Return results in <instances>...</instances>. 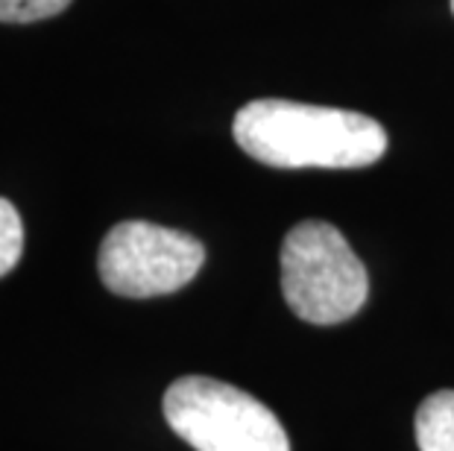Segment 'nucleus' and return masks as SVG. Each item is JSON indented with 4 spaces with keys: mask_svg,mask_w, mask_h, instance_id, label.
Returning <instances> with one entry per match:
<instances>
[{
    "mask_svg": "<svg viewBox=\"0 0 454 451\" xmlns=\"http://www.w3.org/2000/svg\"><path fill=\"white\" fill-rule=\"evenodd\" d=\"M238 147L270 167H370L387 152V132L361 112L294 100H253L231 123Z\"/></svg>",
    "mask_w": 454,
    "mask_h": 451,
    "instance_id": "1",
    "label": "nucleus"
},
{
    "mask_svg": "<svg viewBox=\"0 0 454 451\" xmlns=\"http://www.w3.org/2000/svg\"><path fill=\"white\" fill-rule=\"evenodd\" d=\"M282 293L299 320L337 325L364 308L370 278L332 223L305 220L282 244Z\"/></svg>",
    "mask_w": 454,
    "mask_h": 451,
    "instance_id": "2",
    "label": "nucleus"
},
{
    "mask_svg": "<svg viewBox=\"0 0 454 451\" xmlns=\"http://www.w3.org/2000/svg\"><path fill=\"white\" fill-rule=\"evenodd\" d=\"M164 419L197 451H291L273 410L208 376L173 381L164 393Z\"/></svg>",
    "mask_w": 454,
    "mask_h": 451,
    "instance_id": "3",
    "label": "nucleus"
},
{
    "mask_svg": "<svg viewBox=\"0 0 454 451\" xmlns=\"http://www.w3.org/2000/svg\"><path fill=\"white\" fill-rule=\"evenodd\" d=\"M206 249L185 232L147 220L118 223L103 237L98 270L112 293L150 299L182 291L202 270Z\"/></svg>",
    "mask_w": 454,
    "mask_h": 451,
    "instance_id": "4",
    "label": "nucleus"
},
{
    "mask_svg": "<svg viewBox=\"0 0 454 451\" xmlns=\"http://www.w3.org/2000/svg\"><path fill=\"white\" fill-rule=\"evenodd\" d=\"M413 431L419 451H454V390H440L425 399Z\"/></svg>",
    "mask_w": 454,
    "mask_h": 451,
    "instance_id": "5",
    "label": "nucleus"
},
{
    "mask_svg": "<svg viewBox=\"0 0 454 451\" xmlns=\"http://www.w3.org/2000/svg\"><path fill=\"white\" fill-rule=\"evenodd\" d=\"M24 253V223L18 208L0 197V278L15 270L18 258Z\"/></svg>",
    "mask_w": 454,
    "mask_h": 451,
    "instance_id": "6",
    "label": "nucleus"
},
{
    "mask_svg": "<svg viewBox=\"0 0 454 451\" xmlns=\"http://www.w3.org/2000/svg\"><path fill=\"white\" fill-rule=\"evenodd\" d=\"M71 0H0V21L4 24H33L65 12Z\"/></svg>",
    "mask_w": 454,
    "mask_h": 451,
    "instance_id": "7",
    "label": "nucleus"
},
{
    "mask_svg": "<svg viewBox=\"0 0 454 451\" xmlns=\"http://www.w3.org/2000/svg\"><path fill=\"white\" fill-rule=\"evenodd\" d=\"M451 12H454V0H451Z\"/></svg>",
    "mask_w": 454,
    "mask_h": 451,
    "instance_id": "8",
    "label": "nucleus"
}]
</instances>
